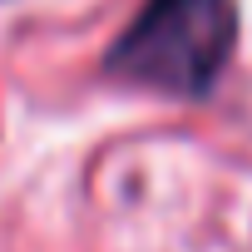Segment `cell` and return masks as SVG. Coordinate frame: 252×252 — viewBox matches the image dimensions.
<instances>
[{
  "label": "cell",
  "instance_id": "obj_1",
  "mask_svg": "<svg viewBox=\"0 0 252 252\" xmlns=\"http://www.w3.org/2000/svg\"><path fill=\"white\" fill-rule=\"evenodd\" d=\"M237 40V0H144L109 50V74L158 94L198 99L222 74Z\"/></svg>",
  "mask_w": 252,
  "mask_h": 252
}]
</instances>
